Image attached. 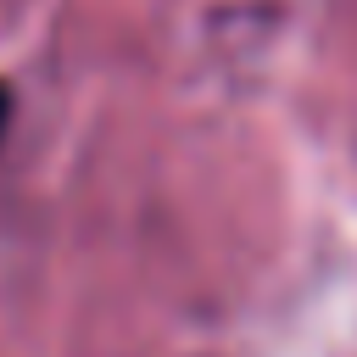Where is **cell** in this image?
I'll use <instances>...</instances> for the list:
<instances>
[{"instance_id": "6da1fadb", "label": "cell", "mask_w": 357, "mask_h": 357, "mask_svg": "<svg viewBox=\"0 0 357 357\" xmlns=\"http://www.w3.org/2000/svg\"><path fill=\"white\" fill-rule=\"evenodd\" d=\"M6 123H11V89L0 84V134H6Z\"/></svg>"}]
</instances>
